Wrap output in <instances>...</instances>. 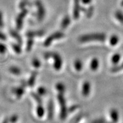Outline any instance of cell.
Masks as SVG:
<instances>
[{
  "label": "cell",
  "instance_id": "6da1fadb",
  "mask_svg": "<svg viewBox=\"0 0 123 123\" xmlns=\"http://www.w3.org/2000/svg\"><path fill=\"white\" fill-rule=\"evenodd\" d=\"M106 35L104 33H91L83 35L79 38L80 42L86 43L91 41H99L104 42L106 39Z\"/></svg>",
  "mask_w": 123,
  "mask_h": 123
},
{
  "label": "cell",
  "instance_id": "7a4b0ae2",
  "mask_svg": "<svg viewBox=\"0 0 123 123\" xmlns=\"http://www.w3.org/2000/svg\"><path fill=\"white\" fill-rule=\"evenodd\" d=\"M44 57L46 59H48L50 58H53L54 60V67L55 70L56 71L61 70L63 62L61 55L59 54L53 53V52H49L44 54Z\"/></svg>",
  "mask_w": 123,
  "mask_h": 123
},
{
  "label": "cell",
  "instance_id": "3957f363",
  "mask_svg": "<svg viewBox=\"0 0 123 123\" xmlns=\"http://www.w3.org/2000/svg\"><path fill=\"white\" fill-rule=\"evenodd\" d=\"M57 99L60 106H61V115H60L61 119L62 120H64L67 115V108L64 94L59 93L58 95Z\"/></svg>",
  "mask_w": 123,
  "mask_h": 123
},
{
  "label": "cell",
  "instance_id": "277c9868",
  "mask_svg": "<svg viewBox=\"0 0 123 123\" xmlns=\"http://www.w3.org/2000/svg\"><path fill=\"white\" fill-rule=\"evenodd\" d=\"M64 37V34L61 31H56L55 33L52 34L51 35H50V36H49L47 38V39L45 40V41L44 42L43 45L45 47H48L52 43V42H53L54 40L56 39H61V38H63Z\"/></svg>",
  "mask_w": 123,
  "mask_h": 123
},
{
  "label": "cell",
  "instance_id": "5b68a950",
  "mask_svg": "<svg viewBox=\"0 0 123 123\" xmlns=\"http://www.w3.org/2000/svg\"><path fill=\"white\" fill-rule=\"evenodd\" d=\"M28 10L26 9H22L21 12L18 14L16 18V27L18 30H20L22 28L23 24H24V20L28 13Z\"/></svg>",
  "mask_w": 123,
  "mask_h": 123
},
{
  "label": "cell",
  "instance_id": "8992f818",
  "mask_svg": "<svg viewBox=\"0 0 123 123\" xmlns=\"http://www.w3.org/2000/svg\"><path fill=\"white\" fill-rule=\"evenodd\" d=\"M35 5L38 9L37 17L39 21H42L44 19L46 15V10L43 3L39 0H37L35 2Z\"/></svg>",
  "mask_w": 123,
  "mask_h": 123
},
{
  "label": "cell",
  "instance_id": "52a82bcc",
  "mask_svg": "<svg viewBox=\"0 0 123 123\" xmlns=\"http://www.w3.org/2000/svg\"><path fill=\"white\" fill-rule=\"evenodd\" d=\"M80 0H74L73 17L75 19H78L79 18L80 12L81 9L80 5Z\"/></svg>",
  "mask_w": 123,
  "mask_h": 123
},
{
  "label": "cell",
  "instance_id": "ba28073f",
  "mask_svg": "<svg viewBox=\"0 0 123 123\" xmlns=\"http://www.w3.org/2000/svg\"><path fill=\"white\" fill-rule=\"evenodd\" d=\"M91 91V84L88 81H84L83 84L81 93L84 97H87L90 93Z\"/></svg>",
  "mask_w": 123,
  "mask_h": 123
},
{
  "label": "cell",
  "instance_id": "9c48e42d",
  "mask_svg": "<svg viewBox=\"0 0 123 123\" xmlns=\"http://www.w3.org/2000/svg\"><path fill=\"white\" fill-rule=\"evenodd\" d=\"M110 116L111 118L112 122L117 123L119 120V113L118 111L115 108H112L110 111Z\"/></svg>",
  "mask_w": 123,
  "mask_h": 123
},
{
  "label": "cell",
  "instance_id": "30bf717a",
  "mask_svg": "<svg viewBox=\"0 0 123 123\" xmlns=\"http://www.w3.org/2000/svg\"><path fill=\"white\" fill-rule=\"evenodd\" d=\"M25 87L24 86H21V87H16V88H14L12 90V92H13L14 94L16 95L17 98L18 99H20L24 95L25 92Z\"/></svg>",
  "mask_w": 123,
  "mask_h": 123
},
{
  "label": "cell",
  "instance_id": "8fae6325",
  "mask_svg": "<svg viewBox=\"0 0 123 123\" xmlns=\"http://www.w3.org/2000/svg\"><path fill=\"white\" fill-rule=\"evenodd\" d=\"M44 34V31L38 30V31H30L26 33V36L29 38H34L35 37H41Z\"/></svg>",
  "mask_w": 123,
  "mask_h": 123
},
{
  "label": "cell",
  "instance_id": "7c38bea8",
  "mask_svg": "<svg viewBox=\"0 0 123 123\" xmlns=\"http://www.w3.org/2000/svg\"><path fill=\"white\" fill-rule=\"evenodd\" d=\"M99 67V61L98 58H93V59L91 61L90 64V69L93 71H95L98 70V68Z\"/></svg>",
  "mask_w": 123,
  "mask_h": 123
},
{
  "label": "cell",
  "instance_id": "4fadbf2b",
  "mask_svg": "<svg viewBox=\"0 0 123 123\" xmlns=\"http://www.w3.org/2000/svg\"><path fill=\"white\" fill-rule=\"evenodd\" d=\"M71 23V18L68 15H66L63 18L61 23V27L63 29H65L70 25Z\"/></svg>",
  "mask_w": 123,
  "mask_h": 123
},
{
  "label": "cell",
  "instance_id": "5bb4252c",
  "mask_svg": "<svg viewBox=\"0 0 123 123\" xmlns=\"http://www.w3.org/2000/svg\"><path fill=\"white\" fill-rule=\"evenodd\" d=\"M48 117L49 119H52L54 115V104L52 100H50L48 103Z\"/></svg>",
  "mask_w": 123,
  "mask_h": 123
},
{
  "label": "cell",
  "instance_id": "9a60e30c",
  "mask_svg": "<svg viewBox=\"0 0 123 123\" xmlns=\"http://www.w3.org/2000/svg\"><path fill=\"white\" fill-rule=\"evenodd\" d=\"M37 76V72L34 71L32 73L30 78H29L28 82H27V84H28L30 87H33V86L34 85Z\"/></svg>",
  "mask_w": 123,
  "mask_h": 123
},
{
  "label": "cell",
  "instance_id": "2e32d148",
  "mask_svg": "<svg viewBox=\"0 0 123 123\" xmlns=\"http://www.w3.org/2000/svg\"><path fill=\"white\" fill-rule=\"evenodd\" d=\"M10 35H12V37L15 38V39L18 41L19 43L20 44L22 43V38H21V35L19 34V33H18L17 31H16L15 30H12L10 31Z\"/></svg>",
  "mask_w": 123,
  "mask_h": 123
},
{
  "label": "cell",
  "instance_id": "e0dca14e",
  "mask_svg": "<svg viewBox=\"0 0 123 123\" xmlns=\"http://www.w3.org/2000/svg\"><path fill=\"white\" fill-rule=\"evenodd\" d=\"M121 59V55L119 53H115L111 57V62L114 65H116L120 62Z\"/></svg>",
  "mask_w": 123,
  "mask_h": 123
},
{
  "label": "cell",
  "instance_id": "ac0fdd59",
  "mask_svg": "<svg viewBox=\"0 0 123 123\" xmlns=\"http://www.w3.org/2000/svg\"><path fill=\"white\" fill-rule=\"evenodd\" d=\"M119 42V38L117 35H112L110 39V43L111 46H115Z\"/></svg>",
  "mask_w": 123,
  "mask_h": 123
},
{
  "label": "cell",
  "instance_id": "d6986e66",
  "mask_svg": "<svg viewBox=\"0 0 123 123\" xmlns=\"http://www.w3.org/2000/svg\"><path fill=\"white\" fill-rule=\"evenodd\" d=\"M83 62L80 59H76L74 62V67L75 70L78 71H80L83 69Z\"/></svg>",
  "mask_w": 123,
  "mask_h": 123
},
{
  "label": "cell",
  "instance_id": "ffe728a7",
  "mask_svg": "<svg viewBox=\"0 0 123 123\" xmlns=\"http://www.w3.org/2000/svg\"><path fill=\"white\" fill-rule=\"evenodd\" d=\"M37 113L39 117H42L44 114V110L42 104H38L37 108Z\"/></svg>",
  "mask_w": 123,
  "mask_h": 123
},
{
  "label": "cell",
  "instance_id": "44dd1931",
  "mask_svg": "<svg viewBox=\"0 0 123 123\" xmlns=\"http://www.w3.org/2000/svg\"><path fill=\"white\" fill-rule=\"evenodd\" d=\"M9 71L12 74L15 75H19L21 74V71L19 68L15 66H12L9 68Z\"/></svg>",
  "mask_w": 123,
  "mask_h": 123
},
{
  "label": "cell",
  "instance_id": "7402d4cb",
  "mask_svg": "<svg viewBox=\"0 0 123 123\" xmlns=\"http://www.w3.org/2000/svg\"><path fill=\"white\" fill-rule=\"evenodd\" d=\"M56 88L58 90V91L59 92V93L64 94L66 90L64 84H63L62 83H58L56 85Z\"/></svg>",
  "mask_w": 123,
  "mask_h": 123
},
{
  "label": "cell",
  "instance_id": "603a6c76",
  "mask_svg": "<svg viewBox=\"0 0 123 123\" xmlns=\"http://www.w3.org/2000/svg\"><path fill=\"white\" fill-rule=\"evenodd\" d=\"M115 18L117 21H119L121 24L123 25V13L121 11H117L115 13Z\"/></svg>",
  "mask_w": 123,
  "mask_h": 123
},
{
  "label": "cell",
  "instance_id": "cb8c5ba5",
  "mask_svg": "<svg viewBox=\"0 0 123 123\" xmlns=\"http://www.w3.org/2000/svg\"><path fill=\"white\" fill-rule=\"evenodd\" d=\"M122 70H123V62L120 64H116L114 67H113L111 68V72L112 73H117V72L120 71Z\"/></svg>",
  "mask_w": 123,
  "mask_h": 123
},
{
  "label": "cell",
  "instance_id": "d4e9b609",
  "mask_svg": "<svg viewBox=\"0 0 123 123\" xmlns=\"http://www.w3.org/2000/svg\"><path fill=\"white\" fill-rule=\"evenodd\" d=\"M93 12H94V7L92 6H91L88 7L87 9H86V11L85 12L86 14V16L88 18H91L92 16V15H93Z\"/></svg>",
  "mask_w": 123,
  "mask_h": 123
},
{
  "label": "cell",
  "instance_id": "484cf974",
  "mask_svg": "<svg viewBox=\"0 0 123 123\" xmlns=\"http://www.w3.org/2000/svg\"><path fill=\"white\" fill-rule=\"evenodd\" d=\"M34 44V40L33 38H29L26 44V51H30L31 49L33 48Z\"/></svg>",
  "mask_w": 123,
  "mask_h": 123
},
{
  "label": "cell",
  "instance_id": "4316f807",
  "mask_svg": "<svg viewBox=\"0 0 123 123\" xmlns=\"http://www.w3.org/2000/svg\"><path fill=\"white\" fill-rule=\"evenodd\" d=\"M31 95L33 97V98L35 100V101H37V102L38 103V104H42V99H41V96L39 95H37V93H31Z\"/></svg>",
  "mask_w": 123,
  "mask_h": 123
},
{
  "label": "cell",
  "instance_id": "83f0119b",
  "mask_svg": "<svg viewBox=\"0 0 123 123\" xmlns=\"http://www.w3.org/2000/svg\"><path fill=\"white\" fill-rule=\"evenodd\" d=\"M12 47H13V50L17 54H20L22 51V50H21V47L19 44H12Z\"/></svg>",
  "mask_w": 123,
  "mask_h": 123
},
{
  "label": "cell",
  "instance_id": "f1b7e54d",
  "mask_svg": "<svg viewBox=\"0 0 123 123\" xmlns=\"http://www.w3.org/2000/svg\"><path fill=\"white\" fill-rule=\"evenodd\" d=\"M32 64H33L34 67L37 68H39L41 65V62H40L37 58H34L33 61H32Z\"/></svg>",
  "mask_w": 123,
  "mask_h": 123
},
{
  "label": "cell",
  "instance_id": "f546056e",
  "mask_svg": "<svg viewBox=\"0 0 123 123\" xmlns=\"http://www.w3.org/2000/svg\"><path fill=\"white\" fill-rule=\"evenodd\" d=\"M29 4V1L27 0H22L21 2L19 3V7L22 10V9H25V7H26V6L28 5Z\"/></svg>",
  "mask_w": 123,
  "mask_h": 123
},
{
  "label": "cell",
  "instance_id": "4dcf8cb0",
  "mask_svg": "<svg viewBox=\"0 0 123 123\" xmlns=\"http://www.w3.org/2000/svg\"><path fill=\"white\" fill-rule=\"evenodd\" d=\"M38 92L40 96H43L46 93V89L44 87H40L38 89Z\"/></svg>",
  "mask_w": 123,
  "mask_h": 123
},
{
  "label": "cell",
  "instance_id": "1f68e13d",
  "mask_svg": "<svg viewBox=\"0 0 123 123\" xmlns=\"http://www.w3.org/2000/svg\"><path fill=\"white\" fill-rule=\"evenodd\" d=\"M6 50L7 48L5 44L0 43V53L2 54L5 53L6 51Z\"/></svg>",
  "mask_w": 123,
  "mask_h": 123
},
{
  "label": "cell",
  "instance_id": "d6a6232c",
  "mask_svg": "<svg viewBox=\"0 0 123 123\" xmlns=\"http://www.w3.org/2000/svg\"><path fill=\"white\" fill-rule=\"evenodd\" d=\"M82 117H83L82 115H78V116H77L76 117L74 118V119L73 120V121L71 122V123H79V121L81 120Z\"/></svg>",
  "mask_w": 123,
  "mask_h": 123
},
{
  "label": "cell",
  "instance_id": "836d02e7",
  "mask_svg": "<svg viewBox=\"0 0 123 123\" xmlns=\"http://www.w3.org/2000/svg\"><path fill=\"white\" fill-rule=\"evenodd\" d=\"M17 120H18V116L17 115H13V116H12L10 117V119H9V120H10V122L12 123H15L17 121Z\"/></svg>",
  "mask_w": 123,
  "mask_h": 123
},
{
  "label": "cell",
  "instance_id": "e575fe53",
  "mask_svg": "<svg viewBox=\"0 0 123 123\" xmlns=\"http://www.w3.org/2000/svg\"><path fill=\"white\" fill-rule=\"evenodd\" d=\"M4 26V20H3L2 13L0 11V28H2Z\"/></svg>",
  "mask_w": 123,
  "mask_h": 123
},
{
  "label": "cell",
  "instance_id": "d590c367",
  "mask_svg": "<svg viewBox=\"0 0 123 123\" xmlns=\"http://www.w3.org/2000/svg\"><path fill=\"white\" fill-rule=\"evenodd\" d=\"M0 39L3 40V41H5V40L6 39V36L4 33H1V31H0Z\"/></svg>",
  "mask_w": 123,
  "mask_h": 123
},
{
  "label": "cell",
  "instance_id": "8d00e7d4",
  "mask_svg": "<svg viewBox=\"0 0 123 123\" xmlns=\"http://www.w3.org/2000/svg\"><path fill=\"white\" fill-rule=\"evenodd\" d=\"M93 123H107V121L104 120L103 119H99V120H96L95 121H93Z\"/></svg>",
  "mask_w": 123,
  "mask_h": 123
},
{
  "label": "cell",
  "instance_id": "74e56055",
  "mask_svg": "<svg viewBox=\"0 0 123 123\" xmlns=\"http://www.w3.org/2000/svg\"><path fill=\"white\" fill-rule=\"evenodd\" d=\"M81 1L84 5H88L91 2L92 0H81Z\"/></svg>",
  "mask_w": 123,
  "mask_h": 123
},
{
  "label": "cell",
  "instance_id": "f35d334b",
  "mask_svg": "<svg viewBox=\"0 0 123 123\" xmlns=\"http://www.w3.org/2000/svg\"><path fill=\"white\" fill-rule=\"evenodd\" d=\"M77 108H78V106L77 105H74V106H73V107H71L70 109H69V111H70V112L74 111L76 110Z\"/></svg>",
  "mask_w": 123,
  "mask_h": 123
},
{
  "label": "cell",
  "instance_id": "ab89813d",
  "mask_svg": "<svg viewBox=\"0 0 123 123\" xmlns=\"http://www.w3.org/2000/svg\"><path fill=\"white\" fill-rule=\"evenodd\" d=\"M9 119H8V118H5V119H4V121H3L2 123H9Z\"/></svg>",
  "mask_w": 123,
  "mask_h": 123
},
{
  "label": "cell",
  "instance_id": "60d3db41",
  "mask_svg": "<svg viewBox=\"0 0 123 123\" xmlns=\"http://www.w3.org/2000/svg\"><path fill=\"white\" fill-rule=\"evenodd\" d=\"M121 6H123V1H121Z\"/></svg>",
  "mask_w": 123,
  "mask_h": 123
}]
</instances>
